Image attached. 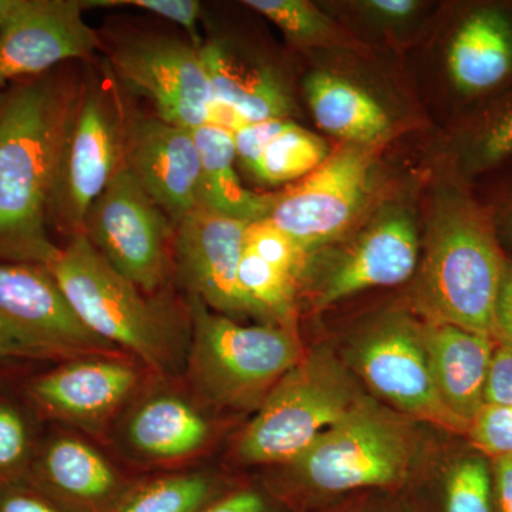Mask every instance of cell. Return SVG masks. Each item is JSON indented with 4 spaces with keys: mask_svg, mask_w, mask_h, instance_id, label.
Instances as JSON below:
<instances>
[{
    "mask_svg": "<svg viewBox=\"0 0 512 512\" xmlns=\"http://www.w3.org/2000/svg\"><path fill=\"white\" fill-rule=\"evenodd\" d=\"M83 76L84 60L0 89V262L49 268L60 254L49 204Z\"/></svg>",
    "mask_w": 512,
    "mask_h": 512,
    "instance_id": "1",
    "label": "cell"
},
{
    "mask_svg": "<svg viewBox=\"0 0 512 512\" xmlns=\"http://www.w3.org/2000/svg\"><path fill=\"white\" fill-rule=\"evenodd\" d=\"M505 259L484 204L463 192L446 198L421 285L424 305L436 322L491 338Z\"/></svg>",
    "mask_w": 512,
    "mask_h": 512,
    "instance_id": "2",
    "label": "cell"
},
{
    "mask_svg": "<svg viewBox=\"0 0 512 512\" xmlns=\"http://www.w3.org/2000/svg\"><path fill=\"white\" fill-rule=\"evenodd\" d=\"M49 269L73 311L97 338L156 372L170 369L177 330L173 308L147 298L114 271L86 235L70 238Z\"/></svg>",
    "mask_w": 512,
    "mask_h": 512,
    "instance_id": "3",
    "label": "cell"
},
{
    "mask_svg": "<svg viewBox=\"0 0 512 512\" xmlns=\"http://www.w3.org/2000/svg\"><path fill=\"white\" fill-rule=\"evenodd\" d=\"M106 57L84 60L82 94L67 128L49 204L50 232L83 234L87 212L124 164L126 101Z\"/></svg>",
    "mask_w": 512,
    "mask_h": 512,
    "instance_id": "4",
    "label": "cell"
},
{
    "mask_svg": "<svg viewBox=\"0 0 512 512\" xmlns=\"http://www.w3.org/2000/svg\"><path fill=\"white\" fill-rule=\"evenodd\" d=\"M188 313V376L214 402H255L302 360L301 345L288 329L238 325L192 296Z\"/></svg>",
    "mask_w": 512,
    "mask_h": 512,
    "instance_id": "5",
    "label": "cell"
},
{
    "mask_svg": "<svg viewBox=\"0 0 512 512\" xmlns=\"http://www.w3.org/2000/svg\"><path fill=\"white\" fill-rule=\"evenodd\" d=\"M357 403L330 360H301L266 394L242 434L238 456L249 464L293 463Z\"/></svg>",
    "mask_w": 512,
    "mask_h": 512,
    "instance_id": "6",
    "label": "cell"
},
{
    "mask_svg": "<svg viewBox=\"0 0 512 512\" xmlns=\"http://www.w3.org/2000/svg\"><path fill=\"white\" fill-rule=\"evenodd\" d=\"M83 235L114 271L147 295L160 292L175 272V225L126 164L93 202Z\"/></svg>",
    "mask_w": 512,
    "mask_h": 512,
    "instance_id": "7",
    "label": "cell"
},
{
    "mask_svg": "<svg viewBox=\"0 0 512 512\" xmlns=\"http://www.w3.org/2000/svg\"><path fill=\"white\" fill-rule=\"evenodd\" d=\"M410 456L402 427L359 402L292 464L309 487L343 493L397 483L406 476Z\"/></svg>",
    "mask_w": 512,
    "mask_h": 512,
    "instance_id": "8",
    "label": "cell"
},
{
    "mask_svg": "<svg viewBox=\"0 0 512 512\" xmlns=\"http://www.w3.org/2000/svg\"><path fill=\"white\" fill-rule=\"evenodd\" d=\"M104 50L121 89L146 97L158 119L188 130L210 123L211 83L192 43L141 33Z\"/></svg>",
    "mask_w": 512,
    "mask_h": 512,
    "instance_id": "9",
    "label": "cell"
},
{
    "mask_svg": "<svg viewBox=\"0 0 512 512\" xmlns=\"http://www.w3.org/2000/svg\"><path fill=\"white\" fill-rule=\"evenodd\" d=\"M0 339L12 353L76 357L110 355L73 311L43 265L0 262Z\"/></svg>",
    "mask_w": 512,
    "mask_h": 512,
    "instance_id": "10",
    "label": "cell"
},
{
    "mask_svg": "<svg viewBox=\"0 0 512 512\" xmlns=\"http://www.w3.org/2000/svg\"><path fill=\"white\" fill-rule=\"evenodd\" d=\"M370 173L369 151L343 148L298 187L279 194L268 220L308 254L349 227L365 201Z\"/></svg>",
    "mask_w": 512,
    "mask_h": 512,
    "instance_id": "11",
    "label": "cell"
},
{
    "mask_svg": "<svg viewBox=\"0 0 512 512\" xmlns=\"http://www.w3.org/2000/svg\"><path fill=\"white\" fill-rule=\"evenodd\" d=\"M247 222L195 210L175 224L174 268L192 298L221 315L261 316L241 288Z\"/></svg>",
    "mask_w": 512,
    "mask_h": 512,
    "instance_id": "12",
    "label": "cell"
},
{
    "mask_svg": "<svg viewBox=\"0 0 512 512\" xmlns=\"http://www.w3.org/2000/svg\"><path fill=\"white\" fill-rule=\"evenodd\" d=\"M84 9L83 0H22L0 32V89L96 56L103 40Z\"/></svg>",
    "mask_w": 512,
    "mask_h": 512,
    "instance_id": "13",
    "label": "cell"
},
{
    "mask_svg": "<svg viewBox=\"0 0 512 512\" xmlns=\"http://www.w3.org/2000/svg\"><path fill=\"white\" fill-rule=\"evenodd\" d=\"M124 164L174 225L198 210L201 161L188 128L131 109Z\"/></svg>",
    "mask_w": 512,
    "mask_h": 512,
    "instance_id": "14",
    "label": "cell"
},
{
    "mask_svg": "<svg viewBox=\"0 0 512 512\" xmlns=\"http://www.w3.org/2000/svg\"><path fill=\"white\" fill-rule=\"evenodd\" d=\"M357 363L370 386L403 412L456 431H470L441 400L423 338L390 326L363 343Z\"/></svg>",
    "mask_w": 512,
    "mask_h": 512,
    "instance_id": "15",
    "label": "cell"
},
{
    "mask_svg": "<svg viewBox=\"0 0 512 512\" xmlns=\"http://www.w3.org/2000/svg\"><path fill=\"white\" fill-rule=\"evenodd\" d=\"M140 383L136 367L113 356H83L33 383L32 396L50 413L82 427L101 426Z\"/></svg>",
    "mask_w": 512,
    "mask_h": 512,
    "instance_id": "16",
    "label": "cell"
},
{
    "mask_svg": "<svg viewBox=\"0 0 512 512\" xmlns=\"http://www.w3.org/2000/svg\"><path fill=\"white\" fill-rule=\"evenodd\" d=\"M454 89L466 99L491 97L512 84V6L478 5L464 13L447 50Z\"/></svg>",
    "mask_w": 512,
    "mask_h": 512,
    "instance_id": "17",
    "label": "cell"
},
{
    "mask_svg": "<svg viewBox=\"0 0 512 512\" xmlns=\"http://www.w3.org/2000/svg\"><path fill=\"white\" fill-rule=\"evenodd\" d=\"M423 340L441 400L471 429L484 406L495 340L440 322L427 329Z\"/></svg>",
    "mask_w": 512,
    "mask_h": 512,
    "instance_id": "18",
    "label": "cell"
},
{
    "mask_svg": "<svg viewBox=\"0 0 512 512\" xmlns=\"http://www.w3.org/2000/svg\"><path fill=\"white\" fill-rule=\"evenodd\" d=\"M419 242L409 218H387L362 238L323 289L328 306L375 286L402 284L416 269Z\"/></svg>",
    "mask_w": 512,
    "mask_h": 512,
    "instance_id": "19",
    "label": "cell"
},
{
    "mask_svg": "<svg viewBox=\"0 0 512 512\" xmlns=\"http://www.w3.org/2000/svg\"><path fill=\"white\" fill-rule=\"evenodd\" d=\"M40 467L50 490L79 512H113L126 497L116 468L99 450L76 437L53 440Z\"/></svg>",
    "mask_w": 512,
    "mask_h": 512,
    "instance_id": "20",
    "label": "cell"
},
{
    "mask_svg": "<svg viewBox=\"0 0 512 512\" xmlns=\"http://www.w3.org/2000/svg\"><path fill=\"white\" fill-rule=\"evenodd\" d=\"M200 53L211 83V104L234 111L248 124L288 119L291 97L271 70L242 63L220 42L204 43Z\"/></svg>",
    "mask_w": 512,
    "mask_h": 512,
    "instance_id": "21",
    "label": "cell"
},
{
    "mask_svg": "<svg viewBox=\"0 0 512 512\" xmlns=\"http://www.w3.org/2000/svg\"><path fill=\"white\" fill-rule=\"evenodd\" d=\"M191 133L201 161L198 210L247 224L268 218L279 194H259L241 184L232 133L211 124Z\"/></svg>",
    "mask_w": 512,
    "mask_h": 512,
    "instance_id": "22",
    "label": "cell"
},
{
    "mask_svg": "<svg viewBox=\"0 0 512 512\" xmlns=\"http://www.w3.org/2000/svg\"><path fill=\"white\" fill-rule=\"evenodd\" d=\"M210 437V424L190 402L173 393L148 397L131 413L127 440L150 460H180L197 453Z\"/></svg>",
    "mask_w": 512,
    "mask_h": 512,
    "instance_id": "23",
    "label": "cell"
},
{
    "mask_svg": "<svg viewBox=\"0 0 512 512\" xmlns=\"http://www.w3.org/2000/svg\"><path fill=\"white\" fill-rule=\"evenodd\" d=\"M306 96L316 123L332 136L356 144L376 143L390 128L386 111L355 84L328 73L306 82Z\"/></svg>",
    "mask_w": 512,
    "mask_h": 512,
    "instance_id": "24",
    "label": "cell"
},
{
    "mask_svg": "<svg viewBox=\"0 0 512 512\" xmlns=\"http://www.w3.org/2000/svg\"><path fill=\"white\" fill-rule=\"evenodd\" d=\"M326 158L325 141L291 121L266 146L251 175L268 185L291 183L313 173Z\"/></svg>",
    "mask_w": 512,
    "mask_h": 512,
    "instance_id": "25",
    "label": "cell"
},
{
    "mask_svg": "<svg viewBox=\"0 0 512 512\" xmlns=\"http://www.w3.org/2000/svg\"><path fill=\"white\" fill-rule=\"evenodd\" d=\"M212 491L204 474H178L137 488L113 512H200L211 503Z\"/></svg>",
    "mask_w": 512,
    "mask_h": 512,
    "instance_id": "26",
    "label": "cell"
},
{
    "mask_svg": "<svg viewBox=\"0 0 512 512\" xmlns=\"http://www.w3.org/2000/svg\"><path fill=\"white\" fill-rule=\"evenodd\" d=\"M241 288L265 318L286 320L295 301L296 278L244 248L239 262Z\"/></svg>",
    "mask_w": 512,
    "mask_h": 512,
    "instance_id": "27",
    "label": "cell"
},
{
    "mask_svg": "<svg viewBox=\"0 0 512 512\" xmlns=\"http://www.w3.org/2000/svg\"><path fill=\"white\" fill-rule=\"evenodd\" d=\"M466 160L474 173L512 161V93L485 110L466 141Z\"/></svg>",
    "mask_w": 512,
    "mask_h": 512,
    "instance_id": "28",
    "label": "cell"
},
{
    "mask_svg": "<svg viewBox=\"0 0 512 512\" xmlns=\"http://www.w3.org/2000/svg\"><path fill=\"white\" fill-rule=\"evenodd\" d=\"M443 512H494L493 474L483 457H468L451 468Z\"/></svg>",
    "mask_w": 512,
    "mask_h": 512,
    "instance_id": "29",
    "label": "cell"
},
{
    "mask_svg": "<svg viewBox=\"0 0 512 512\" xmlns=\"http://www.w3.org/2000/svg\"><path fill=\"white\" fill-rule=\"evenodd\" d=\"M244 3L275 23L293 42L311 43L329 33L323 16L303 0H247Z\"/></svg>",
    "mask_w": 512,
    "mask_h": 512,
    "instance_id": "30",
    "label": "cell"
},
{
    "mask_svg": "<svg viewBox=\"0 0 512 512\" xmlns=\"http://www.w3.org/2000/svg\"><path fill=\"white\" fill-rule=\"evenodd\" d=\"M244 248L295 278L302 274L308 255L268 218L248 225Z\"/></svg>",
    "mask_w": 512,
    "mask_h": 512,
    "instance_id": "31",
    "label": "cell"
},
{
    "mask_svg": "<svg viewBox=\"0 0 512 512\" xmlns=\"http://www.w3.org/2000/svg\"><path fill=\"white\" fill-rule=\"evenodd\" d=\"M86 9L89 8H134L146 10L153 15L160 16L183 26L190 36L191 43L201 49L198 33V20H200L201 3L197 0H83Z\"/></svg>",
    "mask_w": 512,
    "mask_h": 512,
    "instance_id": "32",
    "label": "cell"
},
{
    "mask_svg": "<svg viewBox=\"0 0 512 512\" xmlns=\"http://www.w3.org/2000/svg\"><path fill=\"white\" fill-rule=\"evenodd\" d=\"M468 433L484 453L495 457L512 454V406L484 404Z\"/></svg>",
    "mask_w": 512,
    "mask_h": 512,
    "instance_id": "33",
    "label": "cell"
},
{
    "mask_svg": "<svg viewBox=\"0 0 512 512\" xmlns=\"http://www.w3.org/2000/svg\"><path fill=\"white\" fill-rule=\"evenodd\" d=\"M289 123L291 121L288 119L259 121V123H249L232 133L235 151H237V160L249 174L254 171L255 165L264 153L266 146L279 133H282L289 126Z\"/></svg>",
    "mask_w": 512,
    "mask_h": 512,
    "instance_id": "34",
    "label": "cell"
},
{
    "mask_svg": "<svg viewBox=\"0 0 512 512\" xmlns=\"http://www.w3.org/2000/svg\"><path fill=\"white\" fill-rule=\"evenodd\" d=\"M28 429L13 407L0 404V471L22 464L28 453Z\"/></svg>",
    "mask_w": 512,
    "mask_h": 512,
    "instance_id": "35",
    "label": "cell"
},
{
    "mask_svg": "<svg viewBox=\"0 0 512 512\" xmlns=\"http://www.w3.org/2000/svg\"><path fill=\"white\" fill-rule=\"evenodd\" d=\"M484 404L512 406V349L498 346L491 360L487 384L484 390Z\"/></svg>",
    "mask_w": 512,
    "mask_h": 512,
    "instance_id": "36",
    "label": "cell"
},
{
    "mask_svg": "<svg viewBox=\"0 0 512 512\" xmlns=\"http://www.w3.org/2000/svg\"><path fill=\"white\" fill-rule=\"evenodd\" d=\"M495 342L512 349V259H505L503 278L495 301L493 335Z\"/></svg>",
    "mask_w": 512,
    "mask_h": 512,
    "instance_id": "37",
    "label": "cell"
},
{
    "mask_svg": "<svg viewBox=\"0 0 512 512\" xmlns=\"http://www.w3.org/2000/svg\"><path fill=\"white\" fill-rule=\"evenodd\" d=\"M0 512H70L42 495L28 491H8L0 497Z\"/></svg>",
    "mask_w": 512,
    "mask_h": 512,
    "instance_id": "38",
    "label": "cell"
},
{
    "mask_svg": "<svg viewBox=\"0 0 512 512\" xmlns=\"http://www.w3.org/2000/svg\"><path fill=\"white\" fill-rule=\"evenodd\" d=\"M493 503L494 512H512V454L495 457Z\"/></svg>",
    "mask_w": 512,
    "mask_h": 512,
    "instance_id": "39",
    "label": "cell"
},
{
    "mask_svg": "<svg viewBox=\"0 0 512 512\" xmlns=\"http://www.w3.org/2000/svg\"><path fill=\"white\" fill-rule=\"evenodd\" d=\"M200 512H268V504L258 491L244 490L210 503Z\"/></svg>",
    "mask_w": 512,
    "mask_h": 512,
    "instance_id": "40",
    "label": "cell"
},
{
    "mask_svg": "<svg viewBox=\"0 0 512 512\" xmlns=\"http://www.w3.org/2000/svg\"><path fill=\"white\" fill-rule=\"evenodd\" d=\"M367 6L383 18L399 20L412 15L419 3L414 0H372Z\"/></svg>",
    "mask_w": 512,
    "mask_h": 512,
    "instance_id": "41",
    "label": "cell"
},
{
    "mask_svg": "<svg viewBox=\"0 0 512 512\" xmlns=\"http://www.w3.org/2000/svg\"><path fill=\"white\" fill-rule=\"evenodd\" d=\"M510 163V161H508ZM485 207V205H484ZM485 210L490 214L491 221H493L495 232L503 231L505 237L512 244V188L508 192L507 200L498 202L497 205H490L485 207Z\"/></svg>",
    "mask_w": 512,
    "mask_h": 512,
    "instance_id": "42",
    "label": "cell"
},
{
    "mask_svg": "<svg viewBox=\"0 0 512 512\" xmlns=\"http://www.w3.org/2000/svg\"><path fill=\"white\" fill-rule=\"evenodd\" d=\"M22 0H0V32L19 9Z\"/></svg>",
    "mask_w": 512,
    "mask_h": 512,
    "instance_id": "43",
    "label": "cell"
},
{
    "mask_svg": "<svg viewBox=\"0 0 512 512\" xmlns=\"http://www.w3.org/2000/svg\"><path fill=\"white\" fill-rule=\"evenodd\" d=\"M12 355V350H10L9 346L0 339V359H3L5 356Z\"/></svg>",
    "mask_w": 512,
    "mask_h": 512,
    "instance_id": "44",
    "label": "cell"
}]
</instances>
